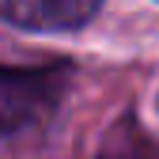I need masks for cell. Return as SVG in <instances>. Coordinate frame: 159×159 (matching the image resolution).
I'll return each instance as SVG.
<instances>
[{"label":"cell","mask_w":159,"mask_h":159,"mask_svg":"<svg viewBox=\"0 0 159 159\" xmlns=\"http://www.w3.org/2000/svg\"><path fill=\"white\" fill-rule=\"evenodd\" d=\"M102 0H0V19L30 34L80 30Z\"/></svg>","instance_id":"1"},{"label":"cell","mask_w":159,"mask_h":159,"mask_svg":"<svg viewBox=\"0 0 159 159\" xmlns=\"http://www.w3.org/2000/svg\"><path fill=\"white\" fill-rule=\"evenodd\" d=\"M49 72H23V68H0V136L19 133L42 117L53 102Z\"/></svg>","instance_id":"2"}]
</instances>
